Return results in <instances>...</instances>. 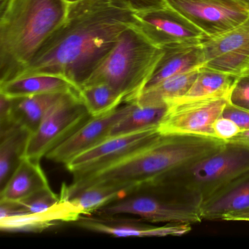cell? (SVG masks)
Segmentation results:
<instances>
[{"label": "cell", "instance_id": "484cf974", "mask_svg": "<svg viewBox=\"0 0 249 249\" xmlns=\"http://www.w3.org/2000/svg\"><path fill=\"white\" fill-rule=\"evenodd\" d=\"M134 103L133 108L113 126L109 137L158 126L168 108L167 106H142Z\"/></svg>", "mask_w": 249, "mask_h": 249}, {"label": "cell", "instance_id": "3957f363", "mask_svg": "<svg viewBox=\"0 0 249 249\" xmlns=\"http://www.w3.org/2000/svg\"><path fill=\"white\" fill-rule=\"evenodd\" d=\"M69 9L63 0H1L0 84L32 62L65 22Z\"/></svg>", "mask_w": 249, "mask_h": 249}, {"label": "cell", "instance_id": "cb8c5ba5", "mask_svg": "<svg viewBox=\"0 0 249 249\" xmlns=\"http://www.w3.org/2000/svg\"><path fill=\"white\" fill-rule=\"evenodd\" d=\"M68 93L38 94L21 98L13 99V122L33 132L49 109Z\"/></svg>", "mask_w": 249, "mask_h": 249}, {"label": "cell", "instance_id": "ba28073f", "mask_svg": "<svg viewBox=\"0 0 249 249\" xmlns=\"http://www.w3.org/2000/svg\"><path fill=\"white\" fill-rule=\"evenodd\" d=\"M206 37L222 34L249 18V0H164Z\"/></svg>", "mask_w": 249, "mask_h": 249}, {"label": "cell", "instance_id": "603a6c76", "mask_svg": "<svg viewBox=\"0 0 249 249\" xmlns=\"http://www.w3.org/2000/svg\"><path fill=\"white\" fill-rule=\"evenodd\" d=\"M199 69L171 77L141 93L134 103L142 106H167L189 91Z\"/></svg>", "mask_w": 249, "mask_h": 249}, {"label": "cell", "instance_id": "7c38bea8", "mask_svg": "<svg viewBox=\"0 0 249 249\" xmlns=\"http://www.w3.org/2000/svg\"><path fill=\"white\" fill-rule=\"evenodd\" d=\"M135 27L159 48L197 43L205 37L200 30L168 5L135 12Z\"/></svg>", "mask_w": 249, "mask_h": 249}, {"label": "cell", "instance_id": "52a82bcc", "mask_svg": "<svg viewBox=\"0 0 249 249\" xmlns=\"http://www.w3.org/2000/svg\"><path fill=\"white\" fill-rule=\"evenodd\" d=\"M91 117L79 93L64 94L32 132L24 157L40 161Z\"/></svg>", "mask_w": 249, "mask_h": 249}, {"label": "cell", "instance_id": "d6a6232c", "mask_svg": "<svg viewBox=\"0 0 249 249\" xmlns=\"http://www.w3.org/2000/svg\"><path fill=\"white\" fill-rule=\"evenodd\" d=\"M223 221H246L249 222V208L237 211V212L230 213L223 216Z\"/></svg>", "mask_w": 249, "mask_h": 249}, {"label": "cell", "instance_id": "7a4b0ae2", "mask_svg": "<svg viewBox=\"0 0 249 249\" xmlns=\"http://www.w3.org/2000/svg\"><path fill=\"white\" fill-rule=\"evenodd\" d=\"M226 142L213 138L161 135L156 141L124 158L63 185L60 196L68 199L97 183L132 184L140 189L166 173L218 151Z\"/></svg>", "mask_w": 249, "mask_h": 249}, {"label": "cell", "instance_id": "83f0119b", "mask_svg": "<svg viewBox=\"0 0 249 249\" xmlns=\"http://www.w3.org/2000/svg\"><path fill=\"white\" fill-rule=\"evenodd\" d=\"M230 102L249 110V73L237 78L230 94Z\"/></svg>", "mask_w": 249, "mask_h": 249}, {"label": "cell", "instance_id": "ffe728a7", "mask_svg": "<svg viewBox=\"0 0 249 249\" xmlns=\"http://www.w3.org/2000/svg\"><path fill=\"white\" fill-rule=\"evenodd\" d=\"M140 190L138 186L132 184L97 183L84 188L65 199L73 204L82 215H88Z\"/></svg>", "mask_w": 249, "mask_h": 249}, {"label": "cell", "instance_id": "2e32d148", "mask_svg": "<svg viewBox=\"0 0 249 249\" xmlns=\"http://www.w3.org/2000/svg\"><path fill=\"white\" fill-rule=\"evenodd\" d=\"M81 216L73 204L60 198L57 204L47 211L0 219V228L9 232H37L58 223L78 221Z\"/></svg>", "mask_w": 249, "mask_h": 249}, {"label": "cell", "instance_id": "5bb4252c", "mask_svg": "<svg viewBox=\"0 0 249 249\" xmlns=\"http://www.w3.org/2000/svg\"><path fill=\"white\" fill-rule=\"evenodd\" d=\"M161 49L162 55L154 68L143 91L171 77L203 66L204 55L201 42L169 45Z\"/></svg>", "mask_w": 249, "mask_h": 249}, {"label": "cell", "instance_id": "9c48e42d", "mask_svg": "<svg viewBox=\"0 0 249 249\" xmlns=\"http://www.w3.org/2000/svg\"><path fill=\"white\" fill-rule=\"evenodd\" d=\"M230 97L191 100L171 105L158 125L161 135L216 138L213 124L222 115Z\"/></svg>", "mask_w": 249, "mask_h": 249}, {"label": "cell", "instance_id": "4316f807", "mask_svg": "<svg viewBox=\"0 0 249 249\" xmlns=\"http://www.w3.org/2000/svg\"><path fill=\"white\" fill-rule=\"evenodd\" d=\"M60 201V196L52 191L51 187L35 192L28 197L18 202L28 213L43 212L50 209Z\"/></svg>", "mask_w": 249, "mask_h": 249}, {"label": "cell", "instance_id": "277c9868", "mask_svg": "<svg viewBox=\"0 0 249 249\" xmlns=\"http://www.w3.org/2000/svg\"><path fill=\"white\" fill-rule=\"evenodd\" d=\"M249 172V149L226 142L218 151L183 164L148 185H158L203 203Z\"/></svg>", "mask_w": 249, "mask_h": 249}, {"label": "cell", "instance_id": "d6986e66", "mask_svg": "<svg viewBox=\"0 0 249 249\" xmlns=\"http://www.w3.org/2000/svg\"><path fill=\"white\" fill-rule=\"evenodd\" d=\"M249 208V172L226 186L201 205L202 219L215 221Z\"/></svg>", "mask_w": 249, "mask_h": 249}, {"label": "cell", "instance_id": "e0dca14e", "mask_svg": "<svg viewBox=\"0 0 249 249\" xmlns=\"http://www.w3.org/2000/svg\"><path fill=\"white\" fill-rule=\"evenodd\" d=\"M49 187V180L40 161L24 156L6 184L0 189V200L19 202L35 192Z\"/></svg>", "mask_w": 249, "mask_h": 249}, {"label": "cell", "instance_id": "5b68a950", "mask_svg": "<svg viewBox=\"0 0 249 249\" xmlns=\"http://www.w3.org/2000/svg\"><path fill=\"white\" fill-rule=\"evenodd\" d=\"M162 53L161 48L132 26L122 33L113 49L81 87L106 84L123 94L125 103H134L143 91Z\"/></svg>", "mask_w": 249, "mask_h": 249}, {"label": "cell", "instance_id": "f546056e", "mask_svg": "<svg viewBox=\"0 0 249 249\" xmlns=\"http://www.w3.org/2000/svg\"><path fill=\"white\" fill-rule=\"evenodd\" d=\"M221 116L235 122L241 131L249 130V110L234 106L229 102Z\"/></svg>", "mask_w": 249, "mask_h": 249}, {"label": "cell", "instance_id": "ac0fdd59", "mask_svg": "<svg viewBox=\"0 0 249 249\" xmlns=\"http://www.w3.org/2000/svg\"><path fill=\"white\" fill-rule=\"evenodd\" d=\"M55 93H79V89L67 78L50 74L20 77L0 84V94L10 98Z\"/></svg>", "mask_w": 249, "mask_h": 249}, {"label": "cell", "instance_id": "d4e9b609", "mask_svg": "<svg viewBox=\"0 0 249 249\" xmlns=\"http://www.w3.org/2000/svg\"><path fill=\"white\" fill-rule=\"evenodd\" d=\"M79 96L91 117L110 113L125 102L123 94L103 84L81 87Z\"/></svg>", "mask_w": 249, "mask_h": 249}, {"label": "cell", "instance_id": "30bf717a", "mask_svg": "<svg viewBox=\"0 0 249 249\" xmlns=\"http://www.w3.org/2000/svg\"><path fill=\"white\" fill-rule=\"evenodd\" d=\"M161 136L158 126L138 132L108 137L75 157L66 164L74 178L103 168L148 145Z\"/></svg>", "mask_w": 249, "mask_h": 249}, {"label": "cell", "instance_id": "44dd1931", "mask_svg": "<svg viewBox=\"0 0 249 249\" xmlns=\"http://www.w3.org/2000/svg\"><path fill=\"white\" fill-rule=\"evenodd\" d=\"M31 132L13 123L0 130V189L15 171L25 154Z\"/></svg>", "mask_w": 249, "mask_h": 249}, {"label": "cell", "instance_id": "7402d4cb", "mask_svg": "<svg viewBox=\"0 0 249 249\" xmlns=\"http://www.w3.org/2000/svg\"><path fill=\"white\" fill-rule=\"evenodd\" d=\"M238 78L221 71L202 67L199 68L197 77L189 91L170 106L191 100L213 97H230L231 90Z\"/></svg>", "mask_w": 249, "mask_h": 249}, {"label": "cell", "instance_id": "8992f818", "mask_svg": "<svg viewBox=\"0 0 249 249\" xmlns=\"http://www.w3.org/2000/svg\"><path fill=\"white\" fill-rule=\"evenodd\" d=\"M142 189L147 193L129 195L97 211L102 216L134 215L153 223L194 224L203 220L201 205L196 201L157 185Z\"/></svg>", "mask_w": 249, "mask_h": 249}, {"label": "cell", "instance_id": "4fadbf2b", "mask_svg": "<svg viewBox=\"0 0 249 249\" xmlns=\"http://www.w3.org/2000/svg\"><path fill=\"white\" fill-rule=\"evenodd\" d=\"M126 103L110 113L91 117L46 155V158L66 165L70 161L110 136L113 126L133 108Z\"/></svg>", "mask_w": 249, "mask_h": 249}, {"label": "cell", "instance_id": "f1b7e54d", "mask_svg": "<svg viewBox=\"0 0 249 249\" xmlns=\"http://www.w3.org/2000/svg\"><path fill=\"white\" fill-rule=\"evenodd\" d=\"M213 131L217 139L228 142L237 136L241 132V129L235 122L221 116L214 123Z\"/></svg>", "mask_w": 249, "mask_h": 249}, {"label": "cell", "instance_id": "8fae6325", "mask_svg": "<svg viewBox=\"0 0 249 249\" xmlns=\"http://www.w3.org/2000/svg\"><path fill=\"white\" fill-rule=\"evenodd\" d=\"M202 67L234 76L249 73V18L222 34L204 37Z\"/></svg>", "mask_w": 249, "mask_h": 249}, {"label": "cell", "instance_id": "9a60e30c", "mask_svg": "<svg viewBox=\"0 0 249 249\" xmlns=\"http://www.w3.org/2000/svg\"><path fill=\"white\" fill-rule=\"evenodd\" d=\"M78 220L83 228L119 237L182 236L192 230V224H167L162 227H153L141 223L108 221L106 217L94 218L81 216Z\"/></svg>", "mask_w": 249, "mask_h": 249}, {"label": "cell", "instance_id": "4dcf8cb0", "mask_svg": "<svg viewBox=\"0 0 249 249\" xmlns=\"http://www.w3.org/2000/svg\"><path fill=\"white\" fill-rule=\"evenodd\" d=\"M118 3L124 5L134 12L148 11L154 8L166 6L164 0H113Z\"/></svg>", "mask_w": 249, "mask_h": 249}, {"label": "cell", "instance_id": "6da1fadb", "mask_svg": "<svg viewBox=\"0 0 249 249\" xmlns=\"http://www.w3.org/2000/svg\"><path fill=\"white\" fill-rule=\"evenodd\" d=\"M135 24V12L113 0H82L70 5L65 22L15 78L60 75L80 90L122 33Z\"/></svg>", "mask_w": 249, "mask_h": 249}, {"label": "cell", "instance_id": "e575fe53", "mask_svg": "<svg viewBox=\"0 0 249 249\" xmlns=\"http://www.w3.org/2000/svg\"><path fill=\"white\" fill-rule=\"evenodd\" d=\"M63 1L70 6V5L78 3V2H81L82 0H63Z\"/></svg>", "mask_w": 249, "mask_h": 249}, {"label": "cell", "instance_id": "1f68e13d", "mask_svg": "<svg viewBox=\"0 0 249 249\" xmlns=\"http://www.w3.org/2000/svg\"><path fill=\"white\" fill-rule=\"evenodd\" d=\"M26 212L17 202L0 200V219L24 215Z\"/></svg>", "mask_w": 249, "mask_h": 249}, {"label": "cell", "instance_id": "836d02e7", "mask_svg": "<svg viewBox=\"0 0 249 249\" xmlns=\"http://www.w3.org/2000/svg\"><path fill=\"white\" fill-rule=\"evenodd\" d=\"M227 142L238 144L249 149V130L241 131L237 136Z\"/></svg>", "mask_w": 249, "mask_h": 249}]
</instances>
